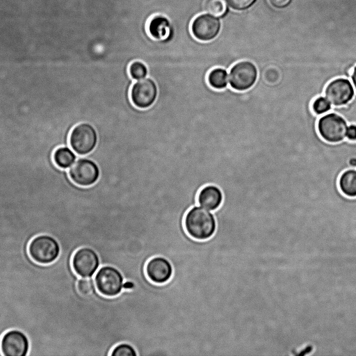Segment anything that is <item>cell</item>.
<instances>
[{"mask_svg": "<svg viewBox=\"0 0 356 356\" xmlns=\"http://www.w3.org/2000/svg\"><path fill=\"white\" fill-rule=\"evenodd\" d=\"M184 226L186 233L193 239L206 241L214 235L217 222L210 210L195 205L186 213Z\"/></svg>", "mask_w": 356, "mask_h": 356, "instance_id": "1", "label": "cell"}, {"mask_svg": "<svg viewBox=\"0 0 356 356\" xmlns=\"http://www.w3.org/2000/svg\"><path fill=\"white\" fill-rule=\"evenodd\" d=\"M94 280L97 291L106 297H115L123 291L124 278L116 267L102 266L95 274Z\"/></svg>", "mask_w": 356, "mask_h": 356, "instance_id": "2", "label": "cell"}, {"mask_svg": "<svg viewBox=\"0 0 356 356\" xmlns=\"http://www.w3.org/2000/svg\"><path fill=\"white\" fill-rule=\"evenodd\" d=\"M348 124L342 115L332 111L318 119L317 130L323 140L330 143H337L346 137Z\"/></svg>", "mask_w": 356, "mask_h": 356, "instance_id": "3", "label": "cell"}, {"mask_svg": "<svg viewBox=\"0 0 356 356\" xmlns=\"http://www.w3.org/2000/svg\"><path fill=\"white\" fill-rule=\"evenodd\" d=\"M28 252L33 261L49 264L58 257L60 245L54 238L49 235H39L29 243Z\"/></svg>", "mask_w": 356, "mask_h": 356, "instance_id": "4", "label": "cell"}, {"mask_svg": "<svg viewBox=\"0 0 356 356\" xmlns=\"http://www.w3.org/2000/svg\"><path fill=\"white\" fill-rule=\"evenodd\" d=\"M98 138L96 129L90 123L82 122L71 130L69 143L76 154L86 155L95 149Z\"/></svg>", "mask_w": 356, "mask_h": 356, "instance_id": "5", "label": "cell"}, {"mask_svg": "<svg viewBox=\"0 0 356 356\" xmlns=\"http://www.w3.org/2000/svg\"><path fill=\"white\" fill-rule=\"evenodd\" d=\"M258 70L251 61L241 60L234 64L228 74L229 87L236 91H245L254 86L258 79Z\"/></svg>", "mask_w": 356, "mask_h": 356, "instance_id": "6", "label": "cell"}, {"mask_svg": "<svg viewBox=\"0 0 356 356\" xmlns=\"http://www.w3.org/2000/svg\"><path fill=\"white\" fill-rule=\"evenodd\" d=\"M101 266L98 253L92 248H78L71 258V268L81 277H91Z\"/></svg>", "mask_w": 356, "mask_h": 356, "instance_id": "7", "label": "cell"}, {"mask_svg": "<svg viewBox=\"0 0 356 356\" xmlns=\"http://www.w3.org/2000/svg\"><path fill=\"white\" fill-rule=\"evenodd\" d=\"M68 174L70 179L76 185L90 186L99 180L100 168L92 159L80 158L71 165Z\"/></svg>", "mask_w": 356, "mask_h": 356, "instance_id": "8", "label": "cell"}, {"mask_svg": "<svg viewBox=\"0 0 356 356\" xmlns=\"http://www.w3.org/2000/svg\"><path fill=\"white\" fill-rule=\"evenodd\" d=\"M355 90L349 79L339 76L327 83L323 95L333 106L340 107L348 104L353 99Z\"/></svg>", "mask_w": 356, "mask_h": 356, "instance_id": "9", "label": "cell"}, {"mask_svg": "<svg viewBox=\"0 0 356 356\" xmlns=\"http://www.w3.org/2000/svg\"><path fill=\"white\" fill-rule=\"evenodd\" d=\"M158 96V87L154 79L145 77L137 80L131 88V102L136 108L147 109L156 102Z\"/></svg>", "mask_w": 356, "mask_h": 356, "instance_id": "10", "label": "cell"}, {"mask_svg": "<svg viewBox=\"0 0 356 356\" xmlns=\"http://www.w3.org/2000/svg\"><path fill=\"white\" fill-rule=\"evenodd\" d=\"M220 29V22L211 14H201L195 17L191 25L193 36L203 42L213 40Z\"/></svg>", "mask_w": 356, "mask_h": 356, "instance_id": "11", "label": "cell"}, {"mask_svg": "<svg viewBox=\"0 0 356 356\" xmlns=\"http://www.w3.org/2000/svg\"><path fill=\"white\" fill-rule=\"evenodd\" d=\"M0 349L5 356H25L29 349V339L19 330H9L1 339Z\"/></svg>", "mask_w": 356, "mask_h": 356, "instance_id": "12", "label": "cell"}, {"mask_svg": "<svg viewBox=\"0 0 356 356\" xmlns=\"http://www.w3.org/2000/svg\"><path fill=\"white\" fill-rule=\"evenodd\" d=\"M145 270L147 278L157 284L167 283L173 275L171 262L163 256H155L149 259Z\"/></svg>", "mask_w": 356, "mask_h": 356, "instance_id": "13", "label": "cell"}, {"mask_svg": "<svg viewBox=\"0 0 356 356\" xmlns=\"http://www.w3.org/2000/svg\"><path fill=\"white\" fill-rule=\"evenodd\" d=\"M224 195L220 188L215 184H207L198 192L197 204L210 211H216L222 205Z\"/></svg>", "mask_w": 356, "mask_h": 356, "instance_id": "14", "label": "cell"}, {"mask_svg": "<svg viewBox=\"0 0 356 356\" xmlns=\"http://www.w3.org/2000/svg\"><path fill=\"white\" fill-rule=\"evenodd\" d=\"M147 33L154 40L164 41L168 39L171 33L169 20L161 15L151 17L147 24Z\"/></svg>", "mask_w": 356, "mask_h": 356, "instance_id": "15", "label": "cell"}, {"mask_svg": "<svg viewBox=\"0 0 356 356\" xmlns=\"http://www.w3.org/2000/svg\"><path fill=\"white\" fill-rule=\"evenodd\" d=\"M338 185L343 195L348 197H356V169L343 170L339 175Z\"/></svg>", "mask_w": 356, "mask_h": 356, "instance_id": "16", "label": "cell"}, {"mask_svg": "<svg viewBox=\"0 0 356 356\" xmlns=\"http://www.w3.org/2000/svg\"><path fill=\"white\" fill-rule=\"evenodd\" d=\"M207 81L213 89L224 90L229 83L227 71L223 67L212 68L207 74Z\"/></svg>", "mask_w": 356, "mask_h": 356, "instance_id": "17", "label": "cell"}, {"mask_svg": "<svg viewBox=\"0 0 356 356\" xmlns=\"http://www.w3.org/2000/svg\"><path fill=\"white\" fill-rule=\"evenodd\" d=\"M76 155L68 147H60L57 148L53 154L54 163L60 168H67L75 161Z\"/></svg>", "mask_w": 356, "mask_h": 356, "instance_id": "18", "label": "cell"}, {"mask_svg": "<svg viewBox=\"0 0 356 356\" xmlns=\"http://www.w3.org/2000/svg\"><path fill=\"white\" fill-rule=\"evenodd\" d=\"M76 289L79 294L83 297L90 296L97 290L92 277L78 278Z\"/></svg>", "mask_w": 356, "mask_h": 356, "instance_id": "19", "label": "cell"}, {"mask_svg": "<svg viewBox=\"0 0 356 356\" xmlns=\"http://www.w3.org/2000/svg\"><path fill=\"white\" fill-rule=\"evenodd\" d=\"M332 108L331 103L322 95L316 97L312 102V110L316 115L325 114L330 111Z\"/></svg>", "mask_w": 356, "mask_h": 356, "instance_id": "20", "label": "cell"}, {"mask_svg": "<svg viewBox=\"0 0 356 356\" xmlns=\"http://www.w3.org/2000/svg\"><path fill=\"white\" fill-rule=\"evenodd\" d=\"M128 72L132 79L140 80L147 76L148 69L143 62L134 60L129 65Z\"/></svg>", "mask_w": 356, "mask_h": 356, "instance_id": "21", "label": "cell"}, {"mask_svg": "<svg viewBox=\"0 0 356 356\" xmlns=\"http://www.w3.org/2000/svg\"><path fill=\"white\" fill-rule=\"evenodd\" d=\"M204 8L208 13L216 17H221L227 11L225 0H206Z\"/></svg>", "mask_w": 356, "mask_h": 356, "instance_id": "22", "label": "cell"}, {"mask_svg": "<svg viewBox=\"0 0 356 356\" xmlns=\"http://www.w3.org/2000/svg\"><path fill=\"white\" fill-rule=\"evenodd\" d=\"M110 356H138V353L133 345L122 342L113 347Z\"/></svg>", "mask_w": 356, "mask_h": 356, "instance_id": "23", "label": "cell"}, {"mask_svg": "<svg viewBox=\"0 0 356 356\" xmlns=\"http://www.w3.org/2000/svg\"><path fill=\"white\" fill-rule=\"evenodd\" d=\"M227 4L234 10H244L250 8L255 0H226Z\"/></svg>", "mask_w": 356, "mask_h": 356, "instance_id": "24", "label": "cell"}, {"mask_svg": "<svg viewBox=\"0 0 356 356\" xmlns=\"http://www.w3.org/2000/svg\"><path fill=\"white\" fill-rule=\"evenodd\" d=\"M347 140L350 141H356V124H349L346 131Z\"/></svg>", "mask_w": 356, "mask_h": 356, "instance_id": "25", "label": "cell"}, {"mask_svg": "<svg viewBox=\"0 0 356 356\" xmlns=\"http://www.w3.org/2000/svg\"><path fill=\"white\" fill-rule=\"evenodd\" d=\"M291 0H268L270 4L276 8H284L289 5Z\"/></svg>", "mask_w": 356, "mask_h": 356, "instance_id": "26", "label": "cell"}, {"mask_svg": "<svg viewBox=\"0 0 356 356\" xmlns=\"http://www.w3.org/2000/svg\"><path fill=\"white\" fill-rule=\"evenodd\" d=\"M350 79L352 80V83L355 88V91H356V65L353 67V72L350 76Z\"/></svg>", "mask_w": 356, "mask_h": 356, "instance_id": "27", "label": "cell"}]
</instances>
